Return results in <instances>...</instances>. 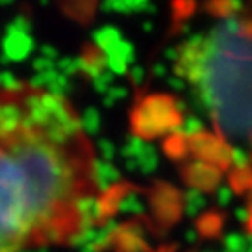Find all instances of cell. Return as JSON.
<instances>
[{"label":"cell","mask_w":252,"mask_h":252,"mask_svg":"<svg viewBox=\"0 0 252 252\" xmlns=\"http://www.w3.org/2000/svg\"><path fill=\"white\" fill-rule=\"evenodd\" d=\"M90 138L62 92L0 82V252L79 245L110 213L107 164Z\"/></svg>","instance_id":"1"},{"label":"cell","mask_w":252,"mask_h":252,"mask_svg":"<svg viewBox=\"0 0 252 252\" xmlns=\"http://www.w3.org/2000/svg\"><path fill=\"white\" fill-rule=\"evenodd\" d=\"M183 114L176 108V99L168 95H150L133 112V129L142 138L168 135L180 131Z\"/></svg>","instance_id":"2"},{"label":"cell","mask_w":252,"mask_h":252,"mask_svg":"<svg viewBox=\"0 0 252 252\" xmlns=\"http://www.w3.org/2000/svg\"><path fill=\"white\" fill-rule=\"evenodd\" d=\"M189 152L198 159V161L209 162L220 170H226L232 166V152L234 148L226 144L220 136L213 133H200L196 136L189 138Z\"/></svg>","instance_id":"3"},{"label":"cell","mask_w":252,"mask_h":252,"mask_svg":"<svg viewBox=\"0 0 252 252\" xmlns=\"http://www.w3.org/2000/svg\"><path fill=\"white\" fill-rule=\"evenodd\" d=\"M153 213L159 219V222L164 226H174L181 215V194L176 187L168 183H157L152 194Z\"/></svg>","instance_id":"4"},{"label":"cell","mask_w":252,"mask_h":252,"mask_svg":"<svg viewBox=\"0 0 252 252\" xmlns=\"http://www.w3.org/2000/svg\"><path fill=\"white\" fill-rule=\"evenodd\" d=\"M181 174H183V180L190 189H196L200 192H215L220 187L219 183L222 178V170L209 164V162H189V164L183 166Z\"/></svg>","instance_id":"5"},{"label":"cell","mask_w":252,"mask_h":252,"mask_svg":"<svg viewBox=\"0 0 252 252\" xmlns=\"http://www.w3.org/2000/svg\"><path fill=\"white\" fill-rule=\"evenodd\" d=\"M222 226H224L222 213H219V211H206L196 220V232H198V235L206 237V239H215L217 235L222 232Z\"/></svg>","instance_id":"6"},{"label":"cell","mask_w":252,"mask_h":252,"mask_svg":"<svg viewBox=\"0 0 252 252\" xmlns=\"http://www.w3.org/2000/svg\"><path fill=\"white\" fill-rule=\"evenodd\" d=\"M164 153L170 157L172 161H183L187 155H189V138L185 135H181L180 131L168 135V138L164 140Z\"/></svg>","instance_id":"7"},{"label":"cell","mask_w":252,"mask_h":252,"mask_svg":"<svg viewBox=\"0 0 252 252\" xmlns=\"http://www.w3.org/2000/svg\"><path fill=\"white\" fill-rule=\"evenodd\" d=\"M207 200L204 196V192H200L196 189H189L183 194V211L189 217H198L202 213V209L206 207Z\"/></svg>","instance_id":"8"},{"label":"cell","mask_w":252,"mask_h":252,"mask_svg":"<svg viewBox=\"0 0 252 252\" xmlns=\"http://www.w3.org/2000/svg\"><path fill=\"white\" fill-rule=\"evenodd\" d=\"M230 187L237 194H241V192L249 194L252 187V168H243V170L234 168L230 172Z\"/></svg>","instance_id":"9"},{"label":"cell","mask_w":252,"mask_h":252,"mask_svg":"<svg viewBox=\"0 0 252 252\" xmlns=\"http://www.w3.org/2000/svg\"><path fill=\"white\" fill-rule=\"evenodd\" d=\"M206 9L213 15H219V17H226V19H234V15L243 9V4L241 2H211L207 4Z\"/></svg>","instance_id":"10"},{"label":"cell","mask_w":252,"mask_h":252,"mask_svg":"<svg viewBox=\"0 0 252 252\" xmlns=\"http://www.w3.org/2000/svg\"><path fill=\"white\" fill-rule=\"evenodd\" d=\"M180 133L185 135L187 138L200 135V133H204V122L198 116H194V114H187V116H183V124L180 127Z\"/></svg>","instance_id":"11"},{"label":"cell","mask_w":252,"mask_h":252,"mask_svg":"<svg viewBox=\"0 0 252 252\" xmlns=\"http://www.w3.org/2000/svg\"><path fill=\"white\" fill-rule=\"evenodd\" d=\"M249 243H247V235L241 234H228L224 237V251L230 252H247Z\"/></svg>","instance_id":"12"},{"label":"cell","mask_w":252,"mask_h":252,"mask_svg":"<svg viewBox=\"0 0 252 252\" xmlns=\"http://www.w3.org/2000/svg\"><path fill=\"white\" fill-rule=\"evenodd\" d=\"M232 164H234V168H237V170L252 168L251 157H249L247 152L241 150V148H234V152H232Z\"/></svg>","instance_id":"13"},{"label":"cell","mask_w":252,"mask_h":252,"mask_svg":"<svg viewBox=\"0 0 252 252\" xmlns=\"http://www.w3.org/2000/svg\"><path fill=\"white\" fill-rule=\"evenodd\" d=\"M196 9L194 2H174L172 4V13L176 19H187Z\"/></svg>","instance_id":"14"},{"label":"cell","mask_w":252,"mask_h":252,"mask_svg":"<svg viewBox=\"0 0 252 252\" xmlns=\"http://www.w3.org/2000/svg\"><path fill=\"white\" fill-rule=\"evenodd\" d=\"M234 190H232V187L230 185H220L219 189L215 190V200L217 204L220 207H226L232 204V198H234Z\"/></svg>","instance_id":"15"},{"label":"cell","mask_w":252,"mask_h":252,"mask_svg":"<svg viewBox=\"0 0 252 252\" xmlns=\"http://www.w3.org/2000/svg\"><path fill=\"white\" fill-rule=\"evenodd\" d=\"M120 207H122V209H124V207H127L126 211H144V206H142V204L136 200V196H129L126 202H122V206H120Z\"/></svg>","instance_id":"16"},{"label":"cell","mask_w":252,"mask_h":252,"mask_svg":"<svg viewBox=\"0 0 252 252\" xmlns=\"http://www.w3.org/2000/svg\"><path fill=\"white\" fill-rule=\"evenodd\" d=\"M251 207H245V206H241V207H237L235 209V219L237 220H241L243 224H247L249 222V219H251Z\"/></svg>","instance_id":"17"},{"label":"cell","mask_w":252,"mask_h":252,"mask_svg":"<svg viewBox=\"0 0 252 252\" xmlns=\"http://www.w3.org/2000/svg\"><path fill=\"white\" fill-rule=\"evenodd\" d=\"M168 84H170L174 90H183L185 88V79H181L178 75H172L170 79H168Z\"/></svg>","instance_id":"18"},{"label":"cell","mask_w":252,"mask_h":252,"mask_svg":"<svg viewBox=\"0 0 252 252\" xmlns=\"http://www.w3.org/2000/svg\"><path fill=\"white\" fill-rule=\"evenodd\" d=\"M196 237H198V232H196V230H187V232H185V239H187L189 243H194Z\"/></svg>","instance_id":"19"},{"label":"cell","mask_w":252,"mask_h":252,"mask_svg":"<svg viewBox=\"0 0 252 252\" xmlns=\"http://www.w3.org/2000/svg\"><path fill=\"white\" fill-rule=\"evenodd\" d=\"M153 73H155L157 77H164V75H166V67H164L162 63H157V65L153 67Z\"/></svg>","instance_id":"20"},{"label":"cell","mask_w":252,"mask_h":252,"mask_svg":"<svg viewBox=\"0 0 252 252\" xmlns=\"http://www.w3.org/2000/svg\"><path fill=\"white\" fill-rule=\"evenodd\" d=\"M133 79H135L136 82H140V81H142V79H144V71H140V69H136V71H135V77H133Z\"/></svg>","instance_id":"21"},{"label":"cell","mask_w":252,"mask_h":252,"mask_svg":"<svg viewBox=\"0 0 252 252\" xmlns=\"http://www.w3.org/2000/svg\"><path fill=\"white\" fill-rule=\"evenodd\" d=\"M251 209H252V207H251ZM245 226H247V230H249V234H252V211H251V219H249V222H247V224H245Z\"/></svg>","instance_id":"22"},{"label":"cell","mask_w":252,"mask_h":252,"mask_svg":"<svg viewBox=\"0 0 252 252\" xmlns=\"http://www.w3.org/2000/svg\"><path fill=\"white\" fill-rule=\"evenodd\" d=\"M247 252H252V247L249 245V249H247Z\"/></svg>","instance_id":"23"},{"label":"cell","mask_w":252,"mask_h":252,"mask_svg":"<svg viewBox=\"0 0 252 252\" xmlns=\"http://www.w3.org/2000/svg\"><path fill=\"white\" fill-rule=\"evenodd\" d=\"M224 252H230V251H224Z\"/></svg>","instance_id":"24"}]
</instances>
